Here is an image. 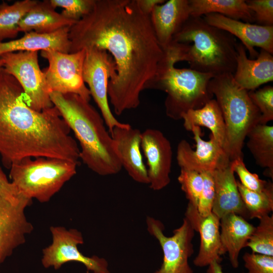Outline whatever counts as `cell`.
<instances>
[{
	"label": "cell",
	"mask_w": 273,
	"mask_h": 273,
	"mask_svg": "<svg viewBox=\"0 0 273 273\" xmlns=\"http://www.w3.org/2000/svg\"><path fill=\"white\" fill-rule=\"evenodd\" d=\"M249 96L260 114L259 124L273 120V87L267 85L257 90L248 91Z\"/></svg>",
	"instance_id": "33"
},
{
	"label": "cell",
	"mask_w": 273,
	"mask_h": 273,
	"mask_svg": "<svg viewBox=\"0 0 273 273\" xmlns=\"http://www.w3.org/2000/svg\"><path fill=\"white\" fill-rule=\"evenodd\" d=\"M54 8H62L61 14L65 18L76 22L92 10L95 0H49Z\"/></svg>",
	"instance_id": "32"
},
{
	"label": "cell",
	"mask_w": 273,
	"mask_h": 273,
	"mask_svg": "<svg viewBox=\"0 0 273 273\" xmlns=\"http://www.w3.org/2000/svg\"><path fill=\"white\" fill-rule=\"evenodd\" d=\"M177 179L181 190L189 200V203L197 207L203 187L201 173L193 170L180 169Z\"/></svg>",
	"instance_id": "31"
},
{
	"label": "cell",
	"mask_w": 273,
	"mask_h": 273,
	"mask_svg": "<svg viewBox=\"0 0 273 273\" xmlns=\"http://www.w3.org/2000/svg\"><path fill=\"white\" fill-rule=\"evenodd\" d=\"M164 51L157 74L148 88L161 90L167 94L164 103L166 114L178 120L188 111L199 109L212 99L209 82L213 77L191 68H175V64L180 61L176 43H172Z\"/></svg>",
	"instance_id": "5"
},
{
	"label": "cell",
	"mask_w": 273,
	"mask_h": 273,
	"mask_svg": "<svg viewBox=\"0 0 273 273\" xmlns=\"http://www.w3.org/2000/svg\"><path fill=\"white\" fill-rule=\"evenodd\" d=\"M78 163L55 158H26L10 167V177L20 194L49 202L76 173Z\"/></svg>",
	"instance_id": "7"
},
{
	"label": "cell",
	"mask_w": 273,
	"mask_h": 273,
	"mask_svg": "<svg viewBox=\"0 0 273 273\" xmlns=\"http://www.w3.org/2000/svg\"><path fill=\"white\" fill-rule=\"evenodd\" d=\"M246 247L252 252L273 256V215L259 219V224L251 234Z\"/></svg>",
	"instance_id": "30"
},
{
	"label": "cell",
	"mask_w": 273,
	"mask_h": 273,
	"mask_svg": "<svg viewBox=\"0 0 273 273\" xmlns=\"http://www.w3.org/2000/svg\"><path fill=\"white\" fill-rule=\"evenodd\" d=\"M4 60L0 58V71L3 69L4 67Z\"/></svg>",
	"instance_id": "41"
},
{
	"label": "cell",
	"mask_w": 273,
	"mask_h": 273,
	"mask_svg": "<svg viewBox=\"0 0 273 273\" xmlns=\"http://www.w3.org/2000/svg\"><path fill=\"white\" fill-rule=\"evenodd\" d=\"M0 197L14 204H18L26 201H32L20 194L16 186L8 180L1 167Z\"/></svg>",
	"instance_id": "38"
},
{
	"label": "cell",
	"mask_w": 273,
	"mask_h": 273,
	"mask_svg": "<svg viewBox=\"0 0 273 273\" xmlns=\"http://www.w3.org/2000/svg\"><path fill=\"white\" fill-rule=\"evenodd\" d=\"M69 53L95 47L106 51L116 66L108 96L120 115L140 104L164 56L150 20L136 0H95L92 10L69 28Z\"/></svg>",
	"instance_id": "1"
},
{
	"label": "cell",
	"mask_w": 273,
	"mask_h": 273,
	"mask_svg": "<svg viewBox=\"0 0 273 273\" xmlns=\"http://www.w3.org/2000/svg\"><path fill=\"white\" fill-rule=\"evenodd\" d=\"M232 164L234 172L239 177L240 183L249 190L257 192L263 191L270 182L262 180L256 173L250 172L243 158L235 159L232 161Z\"/></svg>",
	"instance_id": "34"
},
{
	"label": "cell",
	"mask_w": 273,
	"mask_h": 273,
	"mask_svg": "<svg viewBox=\"0 0 273 273\" xmlns=\"http://www.w3.org/2000/svg\"><path fill=\"white\" fill-rule=\"evenodd\" d=\"M213 172L201 173L203 187L198 201L197 209L200 215L206 216L212 213L214 198V184Z\"/></svg>",
	"instance_id": "35"
},
{
	"label": "cell",
	"mask_w": 273,
	"mask_h": 273,
	"mask_svg": "<svg viewBox=\"0 0 273 273\" xmlns=\"http://www.w3.org/2000/svg\"><path fill=\"white\" fill-rule=\"evenodd\" d=\"M246 3L253 12L254 22L257 25L273 26L272 0H247Z\"/></svg>",
	"instance_id": "36"
},
{
	"label": "cell",
	"mask_w": 273,
	"mask_h": 273,
	"mask_svg": "<svg viewBox=\"0 0 273 273\" xmlns=\"http://www.w3.org/2000/svg\"><path fill=\"white\" fill-rule=\"evenodd\" d=\"M191 17L189 0H169L156 5L150 15L156 38L164 50Z\"/></svg>",
	"instance_id": "19"
},
{
	"label": "cell",
	"mask_w": 273,
	"mask_h": 273,
	"mask_svg": "<svg viewBox=\"0 0 273 273\" xmlns=\"http://www.w3.org/2000/svg\"><path fill=\"white\" fill-rule=\"evenodd\" d=\"M236 50V68L233 76L239 86L250 91L255 90L263 84L272 81V55L261 49L256 59H249L241 42L237 43Z\"/></svg>",
	"instance_id": "20"
},
{
	"label": "cell",
	"mask_w": 273,
	"mask_h": 273,
	"mask_svg": "<svg viewBox=\"0 0 273 273\" xmlns=\"http://www.w3.org/2000/svg\"><path fill=\"white\" fill-rule=\"evenodd\" d=\"M255 226L247 219L234 213L220 219V238L223 254L228 253L234 268L239 266L241 250L246 247Z\"/></svg>",
	"instance_id": "23"
},
{
	"label": "cell",
	"mask_w": 273,
	"mask_h": 273,
	"mask_svg": "<svg viewBox=\"0 0 273 273\" xmlns=\"http://www.w3.org/2000/svg\"><path fill=\"white\" fill-rule=\"evenodd\" d=\"M232 161L213 172L214 198L212 212L219 219L231 214H238L246 219L248 216L239 193Z\"/></svg>",
	"instance_id": "21"
},
{
	"label": "cell",
	"mask_w": 273,
	"mask_h": 273,
	"mask_svg": "<svg viewBox=\"0 0 273 273\" xmlns=\"http://www.w3.org/2000/svg\"><path fill=\"white\" fill-rule=\"evenodd\" d=\"M247 146L256 163L266 168L265 173L273 177V126L258 124L247 135Z\"/></svg>",
	"instance_id": "27"
},
{
	"label": "cell",
	"mask_w": 273,
	"mask_h": 273,
	"mask_svg": "<svg viewBox=\"0 0 273 273\" xmlns=\"http://www.w3.org/2000/svg\"><path fill=\"white\" fill-rule=\"evenodd\" d=\"M238 188L246 209L248 218L260 219L273 210V185L270 182L263 191L248 189L237 181Z\"/></svg>",
	"instance_id": "29"
},
{
	"label": "cell",
	"mask_w": 273,
	"mask_h": 273,
	"mask_svg": "<svg viewBox=\"0 0 273 273\" xmlns=\"http://www.w3.org/2000/svg\"><path fill=\"white\" fill-rule=\"evenodd\" d=\"M53 106L41 112L25 103L17 80L0 71V157L5 167L26 158H55L78 163L80 150Z\"/></svg>",
	"instance_id": "2"
},
{
	"label": "cell",
	"mask_w": 273,
	"mask_h": 273,
	"mask_svg": "<svg viewBox=\"0 0 273 273\" xmlns=\"http://www.w3.org/2000/svg\"><path fill=\"white\" fill-rule=\"evenodd\" d=\"M32 201L14 204L0 197V266L33 230L25 214Z\"/></svg>",
	"instance_id": "15"
},
{
	"label": "cell",
	"mask_w": 273,
	"mask_h": 273,
	"mask_svg": "<svg viewBox=\"0 0 273 273\" xmlns=\"http://www.w3.org/2000/svg\"><path fill=\"white\" fill-rule=\"evenodd\" d=\"M40 55L49 63L43 72L49 94H74L90 101V92L82 77L85 49L73 53L41 51Z\"/></svg>",
	"instance_id": "9"
},
{
	"label": "cell",
	"mask_w": 273,
	"mask_h": 273,
	"mask_svg": "<svg viewBox=\"0 0 273 273\" xmlns=\"http://www.w3.org/2000/svg\"><path fill=\"white\" fill-rule=\"evenodd\" d=\"M203 18L209 25L222 29L240 39L251 59L256 58L259 54L254 47L260 48L273 54V26L253 24L216 13L206 14Z\"/></svg>",
	"instance_id": "16"
},
{
	"label": "cell",
	"mask_w": 273,
	"mask_h": 273,
	"mask_svg": "<svg viewBox=\"0 0 273 273\" xmlns=\"http://www.w3.org/2000/svg\"><path fill=\"white\" fill-rule=\"evenodd\" d=\"M37 1H18L12 5L3 2L0 4V42L6 39L17 37L19 22Z\"/></svg>",
	"instance_id": "28"
},
{
	"label": "cell",
	"mask_w": 273,
	"mask_h": 273,
	"mask_svg": "<svg viewBox=\"0 0 273 273\" xmlns=\"http://www.w3.org/2000/svg\"><path fill=\"white\" fill-rule=\"evenodd\" d=\"M69 28L64 27L50 33L31 31L25 33L20 38L0 42V56L19 51H54L69 53L71 47Z\"/></svg>",
	"instance_id": "22"
},
{
	"label": "cell",
	"mask_w": 273,
	"mask_h": 273,
	"mask_svg": "<svg viewBox=\"0 0 273 273\" xmlns=\"http://www.w3.org/2000/svg\"><path fill=\"white\" fill-rule=\"evenodd\" d=\"M141 149L147 160L150 188L163 189L170 182L172 152L169 141L161 131L148 128L142 132Z\"/></svg>",
	"instance_id": "14"
},
{
	"label": "cell",
	"mask_w": 273,
	"mask_h": 273,
	"mask_svg": "<svg viewBox=\"0 0 273 273\" xmlns=\"http://www.w3.org/2000/svg\"><path fill=\"white\" fill-rule=\"evenodd\" d=\"M206 273H224L222 266L220 262L214 261L211 263L208 266ZM244 273V272H243Z\"/></svg>",
	"instance_id": "40"
},
{
	"label": "cell",
	"mask_w": 273,
	"mask_h": 273,
	"mask_svg": "<svg viewBox=\"0 0 273 273\" xmlns=\"http://www.w3.org/2000/svg\"><path fill=\"white\" fill-rule=\"evenodd\" d=\"M165 0H136L141 10L146 14L150 15L154 8L157 5L162 4Z\"/></svg>",
	"instance_id": "39"
},
{
	"label": "cell",
	"mask_w": 273,
	"mask_h": 273,
	"mask_svg": "<svg viewBox=\"0 0 273 273\" xmlns=\"http://www.w3.org/2000/svg\"><path fill=\"white\" fill-rule=\"evenodd\" d=\"M185 128L191 131L194 126H204L223 147L225 145V127L221 110L215 100L211 99L202 107L188 111L183 115ZM225 151V150H224Z\"/></svg>",
	"instance_id": "25"
},
{
	"label": "cell",
	"mask_w": 273,
	"mask_h": 273,
	"mask_svg": "<svg viewBox=\"0 0 273 273\" xmlns=\"http://www.w3.org/2000/svg\"><path fill=\"white\" fill-rule=\"evenodd\" d=\"M191 131L196 147L194 150L186 140L179 142L177 147L176 160L180 169L199 173L213 172L231 162L223 147L211 134L209 141H206L201 138L200 127L194 126Z\"/></svg>",
	"instance_id": "13"
},
{
	"label": "cell",
	"mask_w": 273,
	"mask_h": 273,
	"mask_svg": "<svg viewBox=\"0 0 273 273\" xmlns=\"http://www.w3.org/2000/svg\"><path fill=\"white\" fill-rule=\"evenodd\" d=\"M110 134L122 167L135 181L148 184L147 169L141 151L142 132L126 123L115 127Z\"/></svg>",
	"instance_id": "18"
},
{
	"label": "cell",
	"mask_w": 273,
	"mask_h": 273,
	"mask_svg": "<svg viewBox=\"0 0 273 273\" xmlns=\"http://www.w3.org/2000/svg\"><path fill=\"white\" fill-rule=\"evenodd\" d=\"M191 16L216 13L245 22H254L253 13L244 0H189Z\"/></svg>",
	"instance_id": "26"
},
{
	"label": "cell",
	"mask_w": 273,
	"mask_h": 273,
	"mask_svg": "<svg viewBox=\"0 0 273 273\" xmlns=\"http://www.w3.org/2000/svg\"><path fill=\"white\" fill-rule=\"evenodd\" d=\"M209 89L216 98L224 120L225 152L231 161L243 159L244 141L249 131L259 124L261 114L248 91L235 82L233 74L213 77Z\"/></svg>",
	"instance_id": "6"
},
{
	"label": "cell",
	"mask_w": 273,
	"mask_h": 273,
	"mask_svg": "<svg viewBox=\"0 0 273 273\" xmlns=\"http://www.w3.org/2000/svg\"><path fill=\"white\" fill-rule=\"evenodd\" d=\"M75 23L57 12L49 0L37 1L19 22L18 31L24 33L31 31L50 33L64 27H70Z\"/></svg>",
	"instance_id": "24"
},
{
	"label": "cell",
	"mask_w": 273,
	"mask_h": 273,
	"mask_svg": "<svg viewBox=\"0 0 273 273\" xmlns=\"http://www.w3.org/2000/svg\"><path fill=\"white\" fill-rule=\"evenodd\" d=\"M51 100L73 131L80 147L79 159L95 173L116 174L122 168L111 134L89 101L74 94L53 92Z\"/></svg>",
	"instance_id": "3"
},
{
	"label": "cell",
	"mask_w": 273,
	"mask_h": 273,
	"mask_svg": "<svg viewBox=\"0 0 273 273\" xmlns=\"http://www.w3.org/2000/svg\"><path fill=\"white\" fill-rule=\"evenodd\" d=\"M82 77L104 120L110 133L116 126L126 123L119 122L110 109L108 96L109 80L116 74V66L111 55L105 50L95 47L85 49Z\"/></svg>",
	"instance_id": "11"
},
{
	"label": "cell",
	"mask_w": 273,
	"mask_h": 273,
	"mask_svg": "<svg viewBox=\"0 0 273 273\" xmlns=\"http://www.w3.org/2000/svg\"><path fill=\"white\" fill-rule=\"evenodd\" d=\"M185 215L200 235V247L193 260L194 264L203 267L214 261L220 262L223 254L220 238V219L212 212L206 216L200 215L197 207L190 203H188Z\"/></svg>",
	"instance_id": "17"
},
{
	"label": "cell",
	"mask_w": 273,
	"mask_h": 273,
	"mask_svg": "<svg viewBox=\"0 0 273 273\" xmlns=\"http://www.w3.org/2000/svg\"><path fill=\"white\" fill-rule=\"evenodd\" d=\"M247 273H273V256L245 252L243 256Z\"/></svg>",
	"instance_id": "37"
},
{
	"label": "cell",
	"mask_w": 273,
	"mask_h": 273,
	"mask_svg": "<svg viewBox=\"0 0 273 273\" xmlns=\"http://www.w3.org/2000/svg\"><path fill=\"white\" fill-rule=\"evenodd\" d=\"M50 232L52 242L42 250L41 263L45 268L53 267L58 269L65 263L76 261L94 273H110L105 258L95 255L86 256L80 252L77 246L84 243L80 231L62 226H51Z\"/></svg>",
	"instance_id": "12"
},
{
	"label": "cell",
	"mask_w": 273,
	"mask_h": 273,
	"mask_svg": "<svg viewBox=\"0 0 273 273\" xmlns=\"http://www.w3.org/2000/svg\"><path fill=\"white\" fill-rule=\"evenodd\" d=\"M172 42L179 47L180 61H187L192 69L213 77L235 71L238 43L235 37L209 25L202 17L191 16Z\"/></svg>",
	"instance_id": "4"
},
{
	"label": "cell",
	"mask_w": 273,
	"mask_h": 273,
	"mask_svg": "<svg viewBox=\"0 0 273 273\" xmlns=\"http://www.w3.org/2000/svg\"><path fill=\"white\" fill-rule=\"evenodd\" d=\"M146 223L148 232L158 240L163 254L162 263L154 273H194L188 260L194 252L195 231L188 220L184 217L170 237L164 234V226L160 220L149 216Z\"/></svg>",
	"instance_id": "10"
},
{
	"label": "cell",
	"mask_w": 273,
	"mask_h": 273,
	"mask_svg": "<svg viewBox=\"0 0 273 273\" xmlns=\"http://www.w3.org/2000/svg\"><path fill=\"white\" fill-rule=\"evenodd\" d=\"M3 69L13 76L24 92V101L32 109L41 112L54 106L43 72L40 69L37 51H19L0 56Z\"/></svg>",
	"instance_id": "8"
}]
</instances>
